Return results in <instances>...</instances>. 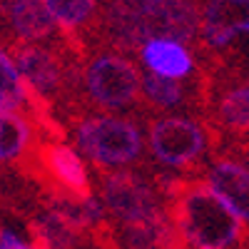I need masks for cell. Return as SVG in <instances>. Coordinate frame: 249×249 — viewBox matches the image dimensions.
I'll use <instances>...</instances> for the list:
<instances>
[{"mask_svg":"<svg viewBox=\"0 0 249 249\" xmlns=\"http://www.w3.org/2000/svg\"><path fill=\"white\" fill-rule=\"evenodd\" d=\"M170 214L187 249H242L247 224L199 177H162Z\"/></svg>","mask_w":249,"mask_h":249,"instance_id":"cell-1","label":"cell"},{"mask_svg":"<svg viewBox=\"0 0 249 249\" xmlns=\"http://www.w3.org/2000/svg\"><path fill=\"white\" fill-rule=\"evenodd\" d=\"M142 70L120 50H100L88 62H80L72 92V107L65 122L88 110L124 112L140 102Z\"/></svg>","mask_w":249,"mask_h":249,"instance_id":"cell-2","label":"cell"},{"mask_svg":"<svg viewBox=\"0 0 249 249\" xmlns=\"http://www.w3.org/2000/svg\"><path fill=\"white\" fill-rule=\"evenodd\" d=\"M147 147L160 167L179 172V177H199L214 152V132L204 117L155 115L147 127Z\"/></svg>","mask_w":249,"mask_h":249,"instance_id":"cell-3","label":"cell"},{"mask_svg":"<svg viewBox=\"0 0 249 249\" xmlns=\"http://www.w3.org/2000/svg\"><path fill=\"white\" fill-rule=\"evenodd\" d=\"M68 124L72 130L75 147L100 172L130 167L144 152L142 130L127 117L88 110V112L75 115Z\"/></svg>","mask_w":249,"mask_h":249,"instance_id":"cell-4","label":"cell"},{"mask_svg":"<svg viewBox=\"0 0 249 249\" xmlns=\"http://www.w3.org/2000/svg\"><path fill=\"white\" fill-rule=\"evenodd\" d=\"M23 172L37 179L53 197L65 199H82L92 195L90 172L85 160L80 157L75 147H70L62 140H53L40 135L25 160L20 162Z\"/></svg>","mask_w":249,"mask_h":249,"instance_id":"cell-5","label":"cell"},{"mask_svg":"<svg viewBox=\"0 0 249 249\" xmlns=\"http://www.w3.org/2000/svg\"><path fill=\"white\" fill-rule=\"evenodd\" d=\"M102 207L117 227L137 224L167 207L160 177H144L140 170H102Z\"/></svg>","mask_w":249,"mask_h":249,"instance_id":"cell-6","label":"cell"},{"mask_svg":"<svg viewBox=\"0 0 249 249\" xmlns=\"http://www.w3.org/2000/svg\"><path fill=\"white\" fill-rule=\"evenodd\" d=\"M0 23L5 25L10 43H35L72 53V48L68 45L65 35L48 13L43 0H10L0 8Z\"/></svg>","mask_w":249,"mask_h":249,"instance_id":"cell-7","label":"cell"},{"mask_svg":"<svg viewBox=\"0 0 249 249\" xmlns=\"http://www.w3.org/2000/svg\"><path fill=\"white\" fill-rule=\"evenodd\" d=\"M202 179L249 230V167L247 164L227 155H212L210 162L204 164Z\"/></svg>","mask_w":249,"mask_h":249,"instance_id":"cell-8","label":"cell"},{"mask_svg":"<svg viewBox=\"0 0 249 249\" xmlns=\"http://www.w3.org/2000/svg\"><path fill=\"white\" fill-rule=\"evenodd\" d=\"M77 57H88V43L97 23L100 0H43Z\"/></svg>","mask_w":249,"mask_h":249,"instance_id":"cell-9","label":"cell"},{"mask_svg":"<svg viewBox=\"0 0 249 249\" xmlns=\"http://www.w3.org/2000/svg\"><path fill=\"white\" fill-rule=\"evenodd\" d=\"M137 53H140L144 70L152 75H160V77L184 80L199 70L195 50L172 37H150L147 43L140 45Z\"/></svg>","mask_w":249,"mask_h":249,"instance_id":"cell-10","label":"cell"},{"mask_svg":"<svg viewBox=\"0 0 249 249\" xmlns=\"http://www.w3.org/2000/svg\"><path fill=\"white\" fill-rule=\"evenodd\" d=\"M117 247L120 249H182L184 244L170 214V207H164L157 214L137 224L120 227Z\"/></svg>","mask_w":249,"mask_h":249,"instance_id":"cell-11","label":"cell"},{"mask_svg":"<svg viewBox=\"0 0 249 249\" xmlns=\"http://www.w3.org/2000/svg\"><path fill=\"white\" fill-rule=\"evenodd\" d=\"M37 137V127L25 115L0 107V162H13L20 167Z\"/></svg>","mask_w":249,"mask_h":249,"instance_id":"cell-12","label":"cell"},{"mask_svg":"<svg viewBox=\"0 0 249 249\" xmlns=\"http://www.w3.org/2000/svg\"><path fill=\"white\" fill-rule=\"evenodd\" d=\"M0 107L13 110L18 115H25L30 120L33 110V92L20 77L10 53L0 45Z\"/></svg>","mask_w":249,"mask_h":249,"instance_id":"cell-13","label":"cell"},{"mask_svg":"<svg viewBox=\"0 0 249 249\" xmlns=\"http://www.w3.org/2000/svg\"><path fill=\"white\" fill-rule=\"evenodd\" d=\"M212 155H227L249 167V135L247 137H217Z\"/></svg>","mask_w":249,"mask_h":249,"instance_id":"cell-14","label":"cell"},{"mask_svg":"<svg viewBox=\"0 0 249 249\" xmlns=\"http://www.w3.org/2000/svg\"><path fill=\"white\" fill-rule=\"evenodd\" d=\"M0 249H37V244L28 242L13 230H0Z\"/></svg>","mask_w":249,"mask_h":249,"instance_id":"cell-15","label":"cell"},{"mask_svg":"<svg viewBox=\"0 0 249 249\" xmlns=\"http://www.w3.org/2000/svg\"><path fill=\"white\" fill-rule=\"evenodd\" d=\"M5 3H10V0H0V8H3V5H5Z\"/></svg>","mask_w":249,"mask_h":249,"instance_id":"cell-16","label":"cell"},{"mask_svg":"<svg viewBox=\"0 0 249 249\" xmlns=\"http://www.w3.org/2000/svg\"><path fill=\"white\" fill-rule=\"evenodd\" d=\"M197 3H202V0H197Z\"/></svg>","mask_w":249,"mask_h":249,"instance_id":"cell-17","label":"cell"}]
</instances>
